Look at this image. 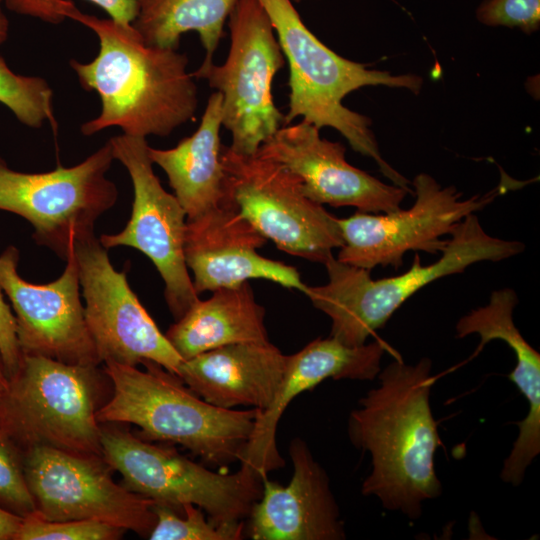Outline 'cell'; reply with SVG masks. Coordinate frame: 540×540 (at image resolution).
Returning <instances> with one entry per match:
<instances>
[{"label":"cell","mask_w":540,"mask_h":540,"mask_svg":"<svg viewBox=\"0 0 540 540\" xmlns=\"http://www.w3.org/2000/svg\"><path fill=\"white\" fill-rule=\"evenodd\" d=\"M125 531L95 520H48L35 510L23 517L15 540H116Z\"/></svg>","instance_id":"cell-26"},{"label":"cell","mask_w":540,"mask_h":540,"mask_svg":"<svg viewBox=\"0 0 540 540\" xmlns=\"http://www.w3.org/2000/svg\"><path fill=\"white\" fill-rule=\"evenodd\" d=\"M238 0H136L132 26L145 43L177 49L181 36L197 32L205 49L201 66L213 63L224 24Z\"/></svg>","instance_id":"cell-23"},{"label":"cell","mask_w":540,"mask_h":540,"mask_svg":"<svg viewBox=\"0 0 540 540\" xmlns=\"http://www.w3.org/2000/svg\"><path fill=\"white\" fill-rule=\"evenodd\" d=\"M390 348L377 339L358 347L342 344L333 337L317 338L293 355H288L276 393L260 410L250 438L239 459L262 478L284 466L278 452L276 430L290 402L326 379L373 380L381 370L383 354Z\"/></svg>","instance_id":"cell-18"},{"label":"cell","mask_w":540,"mask_h":540,"mask_svg":"<svg viewBox=\"0 0 540 540\" xmlns=\"http://www.w3.org/2000/svg\"><path fill=\"white\" fill-rule=\"evenodd\" d=\"M222 99L218 91L210 95L197 130L175 147L148 148L153 164L166 173L187 220L220 206L225 197V174L220 159Z\"/></svg>","instance_id":"cell-21"},{"label":"cell","mask_w":540,"mask_h":540,"mask_svg":"<svg viewBox=\"0 0 540 540\" xmlns=\"http://www.w3.org/2000/svg\"><path fill=\"white\" fill-rule=\"evenodd\" d=\"M2 2V0H0V3Z\"/></svg>","instance_id":"cell-36"},{"label":"cell","mask_w":540,"mask_h":540,"mask_svg":"<svg viewBox=\"0 0 540 540\" xmlns=\"http://www.w3.org/2000/svg\"><path fill=\"white\" fill-rule=\"evenodd\" d=\"M0 427H1V410H0Z\"/></svg>","instance_id":"cell-34"},{"label":"cell","mask_w":540,"mask_h":540,"mask_svg":"<svg viewBox=\"0 0 540 540\" xmlns=\"http://www.w3.org/2000/svg\"><path fill=\"white\" fill-rule=\"evenodd\" d=\"M432 361L399 358L378 373L379 385L359 399L348 419L351 443L371 456L362 494L417 520L422 504L441 495L434 456L441 444L430 406Z\"/></svg>","instance_id":"cell-2"},{"label":"cell","mask_w":540,"mask_h":540,"mask_svg":"<svg viewBox=\"0 0 540 540\" xmlns=\"http://www.w3.org/2000/svg\"><path fill=\"white\" fill-rule=\"evenodd\" d=\"M524 248L519 241L486 233L472 213L453 228L440 258L429 265H422L420 256L415 254L406 272L375 280L369 270L340 262L333 256L324 263L328 282L307 285L303 294L331 319V337L344 345L358 347L429 283L461 273L478 262L510 258L522 253Z\"/></svg>","instance_id":"cell-5"},{"label":"cell","mask_w":540,"mask_h":540,"mask_svg":"<svg viewBox=\"0 0 540 540\" xmlns=\"http://www.w3.org/2000/svg\"><path fill=\"white\" fill-rule=\"evenodd\" d=\"M85 321L101 363L138 366L145 361L177 375L183 361L117 271L95 235L73 245Z\"/></svg>","instance_id":"cell-14"},{"label":"cell","mask_w":540,"mask_h":540,"mask_svg":"<svg viewBox=\"0 0 540 540\" xmlns=\"http://www.w3.org/2000/svg\"><path fill=\"white\" fill-rule=\"evenodd\" d=\"M266 11L289 65V109L284 125L297 117L317 128L332 127L340 132L352 149L372 158L380 171L410 194V182L381 156L371 120L342 103L349 93L365 86L406 88L418 93L422 78L393 75L368 69L346 59L323 44L303 23L291 0H258Z\"/></svg>","instance_id":"cell-4"},{"label":"cell","mask_w":540,"mask_h":540,"mask_svg":"<svg viewBox=\"0 0 540 540\" xmlns=\"http://www.w3.org/2000/svg\"><path fill=\"white\" fill-rule=\"evenodd\" d=\"M10 388V378L0 349V403L6 398Z\"/></svg>","instance_id":"cell-32"},{"label":"cell","mask_w":540,"mask_h":540,"mask_svg":"<svg viewBox=\"0 0 540 540\" xmlns=\"http://www.w3.org/2000/svg\"><path fill=\"white\" fill-rule=\"evenodd\" d=\"M156 522L150 540H239L243 522L218 526L205 517V512L193 504L182 507L183 515L171 507L153 503Z\"/></svg>","instance_id":"cell-25"},{"label":"cell","mask_w":540,"mask_h":540,"mask_svg":"<svg viewBox=\"0 0 540 540\" xmlns=\"http://www.w3.org/2000/svg\"><path fill=\"white\" fill-rule=\"evenodd\" d=\"M106 378L99 366L22 354L0 403L1 427L22 452L41 445L103 457L96 414Z\"/></svg>","instance_id":"cell-6"},{"label":"cell","mask_w":540,"mask_h":540,"mask_svg":"<svg viewBox=\"0 0 540 540\" xmlns=\"http://www.w3.org/2000/svg\"><path fill=\"white\" fill-rule=\"evenodd\" d=\"M292 477L286 486L262 479V493L253 504L248 535L253 540H342L343 521L330 481L306 442L289 446Z\"/></svg>","instance_id":"cell-19"},{"label":"cell","mask_w":540,"mask_h":540,"mask_svg":"<svg viewBox=\"0 0 540 540\" xmlns=\"http://www.w3.org/2000/svg\"><path fill=\"white\" fill-rule=\"evenodd\" d=\"M108 141L114 159L130 176L133 203L123 230L103 234L99 242L106 249L135 248L151 260L164 282V298L176 321L199 300L184 256L186 213L154 173L146 138L121 134Z\"/></svg>","instance_id":"cell-12"},{"label":"cell","mask_w":540,"mask_h":540,"mask_svg":"<svg viewBox=\"0 0 540 540\" xmlns=\"http://www.w3.org/2000/svg\"><path fill=\"white\" fill-rule=\"evenodd\" d=\"M286 360L270 340L235 343L183 360L177 376L216 407L264 410L276 393Z\"/></svg>","instance_id":"cell-20"},{"label":"cell","mask_w":540,"mask_h":540,"mask_svg":"<svg viewBox=\"0 0 540 540\" xmlns=\"http://www.w3.org/2000/svg\"><path fill=\"white\" fill-rule=\"evenodd\" d=\"M476 16L488 26L518 28L531 34L540 26V0H484Z\"/></svg>","instance_id":"cell-29"},{"label":"cell","mask_w":540,"mask_h":540,"mask_svg":"<svg viewBox=\"0 0 540 540\" xmlns=\"http://www.w3.org/2000/svg\"><path fill=\"white\" fill-rule=\"evenodd\" d=\"M26 480L36 511L48 520H95L149 536L153 501L117 484L103 457L48 446L23 452Z\"/></svg>","instance_id":"cell-13"},{"label":"cell","mask_w":540,"mask_h":540,"mask_svg":"<svg viewBox=\"0 0 540 540\" xmlns=\"http://www.w3.org/2000/svg\"><path fill=\"white\" fill-rule=\"evenodd\" d=\"M230 49L222 65L211 63L193 73L222 94V126L232 137L230 149L255 155L284 126L272 83L284 55L273 25L258 0H238L229 15Z\"/></svg>","instance_id":"cell-9"},{"label":"cell","mask_w":540,"mask_h":540,"mask_svg":"<svg viewBox=\"0 0 540 540\" xmlns=\"http://www.w3.org/2000/svg\"><path fill=\"white\" fill-rule=\"evenodd\" d=\"M61 13L99 40L92 61L69 62L81 86L101 101L99 115L81 125L83 135L119 127L129 136L164 137L194 119L198 89L186 54L149 45L132 24L83 13L71 0H64Z\"/></svg>","instance_id":"cell-1"},{"label":"cell","mask_w":540,"mask_h":540,"mask_svg":"<svg viewBox=\"0 0 540 540\" xmlns=\"http://www.w3.org/2000/svg\"><path fill=\"white\" fill-rule=\"evenodd\" d=\"M0 349L3 360L11 378L17 371L22 353L19 347L16 322L11 307L4 299V293L0 288Z\"/></svg>","instance_id":"cell-30"},{"label":"cell","mask_w":540,"mask_h":540,"mask_svg":"<svg viewBox=\"0 0 540 540\" xmlns=\"http://www.w3.org/2000/svg\"><path fill=\"white\" fill-rule=\"evenodd\" d=\"M141 365L104 363L112 394L97 411L100 424L136 425L138 437L179 444L212 466L240 459L259 409L216 407L161 365Z\"/></svg>","instance_id":"cell-3"},{"label":"cell","mask_w":540,"mask_h":540,"mask_svg":"<svg viewBox=\"0 0 540 540\" xmlns=\"http://www.w3.org/2000/svg\"><path fill=\"white\" fill-rule=\"evenodd\" d=\"M319 130L305 120L284 125L256 154L295 174L304 195L318 204L351 206L365 213H389L401 208L408 191L348 163L345 146L321 138Z\"/></svg>","instance_id":"cell-16"},{"label":"cell","mask_w":540,"mask_h":540,"mask_svg":"<svg viewBox=\"0 0 540 540\" xmlns=\"http://www.w3.org/2000/svg\"><path fill=\"white\" fill-rule=\"evenodd\" d=\"M0 507L24 517L36 510L23 463V452L0 427Z\"/></svg>","instance_id":"cell-27"},{"label":"cell","mask_w":540,"mask_h":540,"mask_svg":"<svg viewBox=\"0 0 540 540\" xmlns=\"http://www.w3.org/2000/svg\"><path fill=\"white\" fill-rule=\"evenodd\" d=\"M113 160L109 141L79 164L48 172L16 171L0 158V210L27 220L35 243L66 261L75 242L95 235L96 221L118 199L106 177Z\"/></svg>","instance_id":"cell-8"},{"label":"cell","mask_w":540,"mask_h":540,"mask_svg":"<svg viewBox=\"0 0 540 540\" xmlns=\"http://www.w3.org/2000/svg\"><path fill=\"white\" fill-rule=\"evenodd\" d=\"M23 517L0 507V540H15Z\"/></svg>","instance_id":"cell-31"},{"label":"cell","mask_w":540,"mask_h":540,"mask_svg":"<svg viewBox=\"0 0 540 540\" xmlns=\"http://www.w3.org/2000/svg\"><path fill=\"white\" fill-rule=\"evenodd\" d=\"M267 239L229 204L187 220L184 256L193 287L204 291L265 279L304 293L306 284L293 266L261 256Z\"/></svg>","instance_id":"cell-17"},{"label":"cell","mask_w":540,"mask_h":540,"mask_svg":"<svg viewBox=\"0 0 540 540\" xmlns=\"http://www.w3.org/2000/svg\"><path fill=\"white\" fill-rule=\"evenodd\" d=\"M8 33H9V21L0 5V45L3 44L7 40Z\"/></svg>","instance_id":"cell-33"},{"label":"cell","mask_w":540,"mask_h":540,"mask_svg":"<svg viewBox=\"0 0 540 540\" xmlns=\"http://www.w3.org/2000/svg\"><path fill=\"white\" fill-rule=\"evenodd\" d=\"M172 324L166 338L182 360L235 343L269 340L265 309L249 281L212 291Z\"/></svg>","instance_id":"cell-22"},{"label":"cell","mask_w":540,"mask_h":540,"mask_svg":"<svg viewBox=\"0 0 540 540\" xmlns=\"http://www.w3.org/2000/svg\"><path fill=\"white\" fill-rule=\"evenodd\" d=\"M412 185L414 204L389 213L357 211L338 219L343 238L337 260L371 271L376 266L399 268L408 251L440 253L453 228L466 216L489 205L497 186L484 195L462 199L454 186L442 187L432 176L418 174Z\"/></svg>","instance_id":"cell-11"},{"label":"cell","mask_w":540,"mask_h":540,"mask_svg":"<svg viewBox=\"0 0 540 540\" xmlns=\"http://www.w3.org/2000/svg\"><path fill=\"white\" fill-rule=\"evenodd\" d=\"M101 445L104 460L128 490L178 512L196 505L218 526L248 517L262 493L263 478L248 466L214 472L114 424H101Z\"/></svg>","instance_id":"cell-7"},{"label":"cell","mask_w":540,"mask_h":540,"mask_svg":"<svg viewBox=\"0 0 540 540\" xmlns=\"http://www.w3.org/2000/svg\"><path fill=\"white\" fill-rule=\"evenodd\" d=\"M0 103L25 126L40 128L48 121L56 130L53 91L48 82L42 77L14 73L1 56Z\"/></svg>","instance_id":"cell-24"},{"label":"cell","mask_w":540,"mask_h":540,"mask_svg":"<svg viewBox=\"0 0 540 540\" xmlns=\"http://www.w3.org/2000/svg\"><path fill=\"white\" fill-rule=\"evenodd\" d=\"M5 6L17 14L37 18L51 24L64 21L61 9L64 0H2ZM102 8L112 20L132 24L137 15L136 0H87Z\"/></svg>","instance_id":"cell-28"},{"label":"cell","mask_w":540,"mask_h":540,"mask_svg":"<svg viewBox=\"0 0 540 540\" xmlns=\"http://www.w3.org/2000/svg\"><path fill=\"white\" fill-rule=\"evenodd\" d=\"M223 203L231 205L280 250L324 264L343 245L338 218L302 191L300 179L281 164L245 156L222 145Z\"/></svg>","instance_id":"cell-10"},{"label":"cell","mask_w":540,"mask_h":540,"mask_svg":"<svg viewBox=\"0 0 540 540\" xmlns=\"http://www.w3.org/2000/svg\"><path fill=\"white\" fill-rule=\"evenodd\" d=\"M296 2H299L300 0H295Z\"/></svg>","instance_id":"cell-35"},{"label":"cell","mask_w":540,"mask_h":540,"mask_svg":"<svg viewBox=\"0 0 540 540\" xmlns=\"http://www.w3.org/2000/svg\"><path fill=\"white\" fill-rule=\"evenodd\" d=\"M18 249L10 245L0 254V288L9 299L22 354L67 364H101L89 333L73 250L63 273L47 284H34L18 273Z\"/></svg>","instance_id":"cell-15"}]
</instances>
